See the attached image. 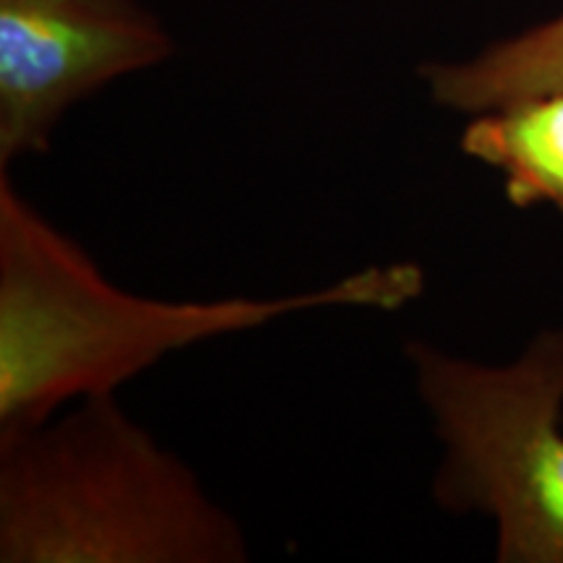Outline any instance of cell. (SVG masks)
I'll list each match as a JSON object with an SVG mask.
<instances>
[{
    "mask_svg": "<svg viewBox=\"0 0 563 563\" xmlns=\"http://www.w3.org/2000/svg\"><path fill=\"white\" fill-rule=\"evenodd\" d=\"M422 290L418 264L391 262L277 298H144L104 277L0 170V433L40 426L76 399L118 394L170 352L321 308L399 311Z\"/></svg>",
    "mask_w": 563,
    "mask_h": 563,
    "instance_id": "6da1fadb",
    "label": "cell"
},
{
    "mask_svg": "<svg viewBox=\"0 0 563 563\" xmlns=\"http://www.w3.org/2000/svg\"><path fill=\"white\" fill-rule=\"evenodd\" d=\"M251 543L199 473L118 394L0 433V563H245Z\"/></svg>",
    "mask_w": 563,
    "mask_h": 563,
    "instance_id": "7a4b0ae2",
    "label": "cell"
},
{
    "mask_svg": "<svg viewBox=\"0 0 563 563\" xmlns=\"http://www.w3.org/2000/svg\"><path fill=\"white\" fill-rule=\"evenodd\" d=\"M443 456L433 498L496 522L498 563H563V327L488 365L407 340Z\"/></svg>",
    "mask_w": 563,
    "mask_h": 563,
    "instance_id": "3957f363",
    "label": "cell"
},
{
    "mask_svg": "<svg viewBox=\"0 0 563 563\" xmlns=\"http://www.w3.org/2000/svg\"><path fill=\"white\" fill-rule=\"evenodd\" d=\"M173 51L136 0H0V170L45 157L76 102Z\"/></svg>",
    "mask_w": 563,
    "mask_h": 563,
    "instance_id": "277c9868",
    "label": "cell"
},
{
    "mask_svg": "<svg viewBox=\"0 0 563 563\" xmlns=\"http://www.w3.org/2000/svg\"><path fill=\"white\" fill-rule=\"evenodd\" d=\"M460 146L504 175L514 207L545 203L563 217V89L470 115Z\"/></svg>",
    "mask_w": 563,
    "mask_h": 563,
    "instance_id": "5b68a950",
    "label": "cell"
},
{
    "mask_svg": "<svg viewBox=\"0 0 563 563\" xmlns=\"http://www.w3.org/2000/svg\"><path fill=\"white\" fill-rule=\"evenodd\" d=\"M420 76L433 102L464 115L559 91L563 89V13L496 42L470 60L428 63Z\"/></svg>",
    "mask_w": 563,
    "mask_h": 563,
    "instance_id": "8992f818",
    "label": "cell"
}]
</instances>
